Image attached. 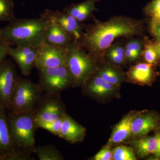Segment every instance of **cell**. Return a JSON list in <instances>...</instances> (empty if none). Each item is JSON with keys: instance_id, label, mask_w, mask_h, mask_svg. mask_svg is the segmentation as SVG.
<instances>
[{"instance_id": "6da1fadb", "label": "cell", "mask_w": 160, "mask_h": 160, "mask_svg": "<svg viewBox=\"0 0 160 160\" xmlns=\"http://www.w3.org/2000/svg\"><path fill=\"white\" fill-rule=\"evenodd\" d=\"M139 24L123 18H117L104 22H98L86 28L78 44L92 53L109 48L115 38L129 37L138 33Z\"/></svg>"}, {"instance_id": "7a4b0ae2", "label": "cell", "mask_w": 160, "mask_h": 160, "mask_svg": "<svg viewBox=\"0 0 160 160\" xmlns=\"http://www.w3.org/2000/svg\"><path fill=\"white\" fill-rule=\"evenodd\" d=\"M49 20L41 15L40 18H15L0 29V39L9 46L39 48L45 43Z\"/></svg>"}, {"instance_id": "3957f363", "label": "cell", "mask_w": 160, "mask_h": 160, "mask_svg": "<svg viewBox=\"0 0 160 160\" xmlns=\"http://www.w3.org/2000/svg\"><path fill=\"white\" fill-rule=\"evenodd\" d=\"M7 122L16 151L19 154L30 157L35 153V134L38 129L33 111L13 113L8 112Z\"/></svg>"}, {"instance_id": "277c9868", "label": "cell", "mask_w": 160, "mask_h": 160, "mask_svg": "<svg viewBox=\"0 0 160 160\" xmlns=\"http://www.w3.org/2000/svg\"><path fill=\"white\" fill-rule=\"evenodd\" d=\"M43 93L38 83L18 76L7 110L13 113L33 111Z\"/></svg>"}, {"instance_id": "5b68a950", "label": "cell", "mask_w": 160, "mask_h": 160, "mask_svg": "<svg viewBox=\"0 0 160 160\" xmlns=\"http://www.w3.org/2000/svg\"><path fill=\"white\" fill-rule=\"evenodd\" d=\"M65 66L71 74L73 85H83L94 69L92 58L83 51L75 40L72 41L66 48Z\"/></svg>"}, {"instance_id": "8992f818", "label": "cell", "mask_w": 160, "mask_h": 160, "mask_svg": "<svg viewBox=\"0 0 160 160\" xmlns=\"http://www.w3.org/2000/svg\"><path fill=\"white\" fill-rule=\"evenodd\" d=\"M39 85L43 92L60 93L72 85V78L65 66L38 69Z\"/></svg>"}, {"instance_id": "52a82bcc", "label": "cell", "mask_w": 160, "mask_h": 160, "mask_svg": "<svg viewBox=\"0 0 160 160\" xmlns=\"http://www.w3.org/2000/svg\"><path fill=\"white\" fill-rule=\"evenodd\" d=\"M66 113L60 93H43L33 111L35 122H54Z\"/></svg>"}, {"instance_id": "ba28073f", "label": "cell", "mask_w": 160, "mask_h": 160, "mask_svg": "<svg viewBox=\"0 0 160 160\" xmlns=\"http://www.w3.org/2000/svg\"><path fill=\"white\" fill-rule=\"evenodd\" d=\"M66 48L43 43L38 49L34 67L38 70L65 66Z\"/></svg>"}, {"instance_id": "9c48e42d", "label": "cell", "mask_w": 160, "mask_h": 160, "mask_svg": "<svg viewBox=\"0 0 160 160\" xmlns=\"http://www.w3.org/2000/svg\"><path fill=\"white\" fill-rule=\"evenodd\" d=\"M18 76L11 60L5 59L0 65V108L7 110Z\"/></svg>"}, {"instance_id": "30bf717a", "label": "cell", "mask_w": 160, "mask_h": 160, "mask_svg": "<svg viewBox=\"0 0 160 160\" xmlns=\"http://www.w3.org/2000/svg\"><path fill=\"white\" fill-rule=\"evenodd\" d=\"M6 109L0 108V156L3 160H32L33 158L18 153L9 131Z\"/></svg>"}, {"instance_id": "8fae6325", "label": "cell", "mask_w": 160, "mask_h": 160, "mask_svg": "<svg viewBox=\"0 0 160 160\" xmlns=\"http://www.w3.org/2000/svg\"><path fill=\"white\" fill-rule=\"evenodd\" d=\"M41 14L56 23L73 40L78 42L81 38L83 33L82 26L76 19L66 12L47 9Z\"/></svg>"}, {"instance_id": "7c38bea8", "label": "cell", "mask_w": 160, "mask_h": 160, "mask_svg": "<svg viewBox=\"0 0 160 160\" xmlns=\"http://www.w3.org/2000/svg\"><path fill=\"white\" fill-rule=\"evenodd\" d=\"M38 49V48L30 46L10 47L8 55L18 64L24 76L29 75L34 67Z\"/></svg>"}, {"instance_id": "4fadbf2b", "label": "cell", "mask_w": 160, "mask_h": 160, "mask_svg": "<svg viewBox=\"0 0 160 160\" xmlns=\"http://www.w3.org/2000/svg\"><path fill=\"white\" fill-rule=\"evenodd\" d=\"M86 129L77 122L67 113L63 118L60 138L70 143H75L83 141L86 136Z\"/></svg>"}, {"instance_id": "5bb4252c", "label": "cell", "mask_w": 160, "mask_h": 160, "mask_svg": "<svg viewBox=\"0 0 160 160\" xmlns=\"http://www.w3.org/2000/svg\"><path fill=\"white\" fill-rule=\"evenodd\" d=\"M47 19L49 22L46 29L45 42L49 45L67 48L73 39L56 23Z\"/></svg>"}, {"instance_id": "9a60e30c", "label": "cell", "mask_w": 160, "mask_h": 160, "mask_svg": "<svg viewBox=\"0 0 160 160\" xmlns=\"http://www.w3.org/2000/svg\"><path fill=\"white\" fill-rule=\"evenodd\" d=\"M140 113L132 112L124 117L114 127L108 141V145L122 143L128 138L131 135L132 122L134 118Z\"/></svg>"}, {"instance_id": "2e32d148", "label": "cell", "mask_w": 160, "mask_h": 160, "mask_svg": "<svg viewBox=\"0 0 160 160\" xmlns=\"http://www.w3.org/2000/svg\"><path fill=\"white\" fill-rule=\"evenodd\" d=\"M140 113L134 118L132 122L131 135L134 136H146L157 126V121L154 116Z\"/></svg>"}, {"instance_id": "e0dca14e", "label": "cell", "mask_w": 160, "mask_h": 160, "mask_svg": "<svg viewBox=\"0 0 160 160\" xmlns=\"http://www.w3.org/2000/svg\"><path fill=\"white\" fill-rule=\"evenodd\" d=\"M84 89L89 94L103 96L111 93L114 86L106 82L100 77H89L83 83Z\"/></svg>"}, {"instance_id": "ac0fdd59", "label": "cell", "mask_w": 160, "mask_h": 160, "mask_svg": "<svg viewBox=\"0 0 160 160\" xmlns=\"http://www.w3.org/2000/svg\"><path fill=\"white\" fill-rule=\"evenodd\" d=\"M98 1L86 0L79 4H71L65 7L63 10L81 22L88 18L92 12L95 10V4Z\"/></svg>"}, {"instance_id": "d6986e66", "label": "cell", "mask_w": 160, "mask_h": 160, "mask_svg": "<svg viewBox=\"0 0 160 160\" xmlns=\"http://www.w3.org/2000/svg\"><path fill=\"white\" fill-rule=\"evenodd\" d=\"M152 66L149 63H139L132 66L128 72L129 80L136 84H148L151 80Z\"/></svg>"}, {"instance_id": "ffe728a7", "label": "cell", "mask_w": 160, "mask_h": 160, "mask_svg": "<svg viewBox=\"0 0 160 160\" xmlns=\"http://www.w3.org/2000/svg\"><path fill=\"white\" fill-rule=\"evenodd\" d=\"M157 135L153 137L141 138L135 140L133 145L137 154L141 158L150 154H154L158 146Z\"/></svg>"}, {"instance_id": "44dd1931", "label": "cell", "mask_w": 160, "mask_h": 160, "mask_svg": "<svg viewBox=\"0 0 160 160\" xmlns=\"http://www.w3.org/2000/svg\"><path fill=\"white\" fill-rule=\"evenodd\" d=\"M35 153L39 160H63L62 152L53 145L39 146L36 148Z\"/></svg>"}, {"instance_id": "7402d4cb", "label": "cell", "mask_w": 160, "mask_h": 160, "mask_svg": "<svg viewBox=\"0 0 160 160\" xmlns=\"http://www.w3.org/2000/svg\"><path fill=\"white\" fill-rule=\"evenodd\" d=\"M12 0H0V22H10L15 18Z\"/></svg>"}, {"instance_id": "603a6c76", "label": "cell", "mask_w": 160, "mask_h": 160, "mask_svg": "<svg viewBox=\"0 0 160 160\" xmlns=\"http://www.w3.org/2000/svg\"><path fill=\"white\" fill-rule=\"evenodd\" d=\"M112 160H137L133 149L128 146H120L116 147L112 151Z\"/></svg>"}, {"instance_id": "cb8c5ba5", "label": "cell", "mask_w": 160, "mask_h": 160, "mask_svg": "<svg viewBox=\"0 0 160 160\" xmlns=\"http://www.w3.org/2000/svg\"><path fill=\"white\" fill-rule=\"evenodd\" d=\"M63 118L52 122H41V121H37V122L35 121V122L38 129L41 128V129H45L51 132L52 134L59 137L60 132H61L62 123Z\"/></svg>"}, {"instance_id": "d4e9b609", "label": "cell", "mask_w": 160, "mask_h": 160, "mask_svg": "<svg viewBox=\"0 0 160 160\" xmlns=\"http://www.w3.org/2000/svg\"><path fill=\"white\" fill-rule=\"evenodd\" d=\"M98 76L113 86L118 85L120 82L119 76L116 72L111 68L102 69L99 72Z\"/></svg>"}, {"instance_id": "484cf974", "label": "cell", "mask_w": 160, "mask_h": 160, "mask_svg": "<svg viewBox=\"0 0 160 160\" xmlns=\"http://www.w3.org/2000/svg\"><path fill=\"white\" fill-rule=\"evenodd\" d=\"M146 11L153 21L160 22V0H153L146 7Z\"/></svg>"}, {"instance_id": "4316f807", "label": "cell", "mask_w": 160, "mask_h": 160, "mask_svg": "<svg viewBox=\"0 0 160 160\" xmlns=\"http://www.w3.org/2000/svg\"><path fill=\"white\" fill-rule=\"evenodd\" d=\"M158 52L156 46L154 45H147L144 50V57L145 61L149 64H152L155 62L158 58Z\"/></svg>"}, {"instance_id": "83f0119b", "label": "cell", "mask_w": 160, "mask_h": 160, "mask_svg": "<svg viewBox=\"0 0 160 160\" xmlns=\"http://www.w3.org/2000/svg\"><path fill=\"white\" fill-rule=\"evenodd\" d=\"M94 160H111L112 159V151L109 147H105L101 149L94 156Z\"/></svg>"}, {"instance_id": "f1b7e54d", "label": "cell", "mask_w": 160, "mask_h": 160, "mask_svg": "<svg viewBox=\"0 0 160 160\" xmlns=\"http://www.w3.org/2000/svg\"><path fill=\"white\" fill-rule=\"evenodd\" d=\"M11 46L8 45L5 41L0 39V65L9 54Z\"/></svg>"}, {"instance_id": "f546056e", "label": "cell", "mask_w": 160, "mask_h": 160, "mask_svg": "<svg viewBox=\"0 0 160 160\" xmlns=\"http://www.w3.org/2000/svg\"><path fill=\"white\" fill-rule=\"evenodd\" d=\"M141 49H142V46H141V43L137 41H131L129 42L127 44L126 47V50L138 52L140 54H141Z\"/></svg>"}, {"instance_id": "4dcf8cb0", "label": "cell", "mask_w": 160, "mask_h": 160, "mask_svg": "<svg viewBox=\"0 0 160 160\" xmlns=\"http://www.w3.org/2000/svg\"><path fill=\"white\" fill-rule=\"evenodd\" d=\"M108 55H112L124 59L125 57V50L122 47L120 46H115L109 49Z\"/></svg>"}, {"instance_id": "1f68e13d", "label": "cell", "mask_w": 160, "mask_h": 160, "mask_svg": "<svg viewBox=\"0 0 160 160\" xmlns=\"http://www.w3.org/2000/svg\"><path fill=\"white\" fill-rule=\"evenodd\" d=\"M140 54H141L138 52H133L126 49L125 50V57L129 61H134L136 60L139 57Z\"/></svg>"}, {"instance_id": "d6a6232c", "label": "cell", "mask_w": 160, "mask_h": 160, "mask_svg": "<svg viewBox=\"0 0 160 160\" xmlns=\"http://www.w3.org/2000/svg\"><path fill=\"white\" fill-rule=\"evenodd\" d=\"M152 29L156 37L160 42V22L153 21L152 25Z\"/></svg>"}, {"instance_id": "836d02e7", "label": "cell", "mask_w": 160, "mask_h": 160, "mask_svg": "<svg viewBox=\"0 0 160 160\" xmlns=\"http://www.w3.org/2000/svg\"><path fill=\"white\" fill-rule=\"evenodd\" d=\"M158 138V146L154 154L157 158H160V133L156 135Z\"/></svg>"}, {"instance_id": "e575fe53", "label": "cell", "mask_w": 160, "mask_h": 160, "mask_svg": "<svg viewBox=\"0 0 160 160\" xmlns=\"http://www.w3.org/2000/svg\"><path fill=\"white\" fill-rule=\"evenodd\" d=\"M156 46L158 56L160 58V42H159Z\"/></svg>"}, {"instance_id": "d590c367", "label": "cell", "mask_w": 160, "mask_h": 160, "mask_svg": "<svg viewBox=\"0 0 160 160\" xmlns=\"http://www.w3.org/2000/svg\"><path fill=\"white\" fill-rule=\"evenodd\" d=\"M0 160H3L2 158L0 156Z\"/></svg>"}, {"instance_id": "8d00e7d4", "label": "cell", "mask_w": 160, "mask_h": 160, "mask_svg": "<svg viewBox=\"0 0 160 160\" xmlns=\"http://www.w3.org/2000/svg\"></svg>"}]
</instances>
